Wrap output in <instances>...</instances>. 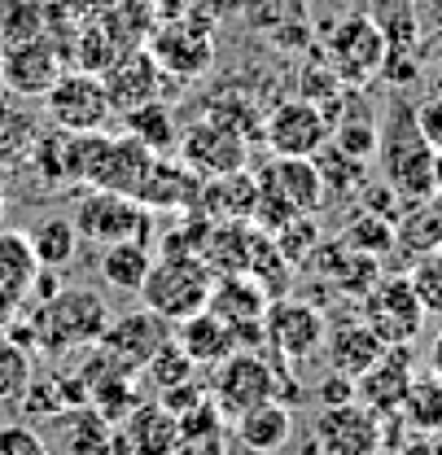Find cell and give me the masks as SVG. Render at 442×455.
<instances>
[{"label": "cell", "instance_id": "cell-38", "mask_svg": "<svg viewBox=\"0 0 442 455\" xmlns=\"http://www.w3.org/2000/svg\"><path fill=\"white\" fill-rule=\"evenodd\" d=\"M211 434H223V411L215 407V398H202L193 411L180 416V443L184 438H211Z\"/></svg>", "mask_w": 442, "mask_h": 455}, {"label": "cell", "instance_id": "cell-45", "mask_svg": "<svg viewBox=\"0 0 442 455\" xmlns=\"http://www.w3.org/2000/svg\"><path fill=\"white\" fill-rule=\"evenodd\" d=\"M430 372L442 377V329L434 333V341H430Z\"/></svg>", "mask_w": 442, "mask_h": 455}, {"label": "cell", "instance_id": "cell-30", "mask_svg": "<svg viewBox=\"0 0 442 455\" xmlns=\"http://www.w3.org/2000/svg\"><path fill=\"white\" fill-rule=\"evenodd\" d=\"M149 267H154L149 241H118V245H106V254H101V276L118 293H141Z\"/></svg>", "mask_w": 442, "mask_h": 455}, {"label": "cell", "instance_id": "cell-14", "mask_svg": "<svg viewBox=\"0 0 442 455\" xmlns=\"http://www.w3.org/2000/svg\"><path fill=\"white\" fill-rule=\"evenodd\" d=\"M316 443L325 455H382V416L373 407H364L359 398L320 407Z\"/></svg>", "mask_w": 442, "mask_h": 455}, {"label": "cell", "instance_id": "cell-2", "mask_svg": "<svg viewBox=\"0 0 442 455\" xmlns=\"http://www.w3.org/2000/svg\"><path fill=\"white\" fill-rule=\"evenodd\" d=\"M382 180L394 188V197L403 206L430 202L434 193V145L425 140V132L416 127V110L407 101H394L390 114L377 127V154Z\"/></svg>", "mask_w": 442, "mask_h": 455}, {"label": "cell", "instance_id": "cell-22", "mask_svg": "<svg viewBox=\"0 0 442 455\" xmlns=\"http://www.w3.org/2000/svg\"><path fill=\"white\" fill-rule=\"evenodd\" d=\"M4 84L13 88V92H22V97H40V92H49L53 88V79L61 75L57 70V57L49 44H40V40H22L18 49H9L4 53Z\"/></svg>", "mask_w": 442, "mask_h": 455}, {"label": "cell", "instance_id": "cell-7", "mask_svg": "<svg viewBox=\"0 0 442 455\" xmlns=\"http://www.w3.org/2000/svg\"><path fill=\"white\" fill-rule=\"evenodd\" d=\"M364 324L382 338V346H412L425 329V307L416 298V289L407 281V272L398 276H377V284L364 293Z\"/></svg>", "mask_w": 442, "mask_h": 455}, {"label": "cell", "instance_id": "cell-5", "mask_svg": "<svg viewBox=\"0 0 442 455\" xmlns=\"http://www.w3.org/2000/svg\"><path fill=\"white\" fill-rule=\"evenodd\" d=\"M211 372L215 377H211L206 390L223 411V420H237L250 407L280 398V381H285V363L272 355H259V350H232Z\"/></svg>", "mask_w": 442, "mask_h": 455}, {"label": "cell", "instance_id": "cell-40", "mask_svg": "<svg viewBox=\"0 0 442 455\" xmlns=\"http://www.w3.org/2000/svg\"><path fill=\"white\" fill-rule=\"evenodd\" d=\"M202 398H211V390H206L197 377H193V381H180V386H171V390H158V403H163L175 420H180L184 411H193Z\"/></svg>", "mask_w": 442, "mask_h": 455}, {"label": "cell", "instance_id": "cell-41", "mask_svg": "<svg viewBox=\"0 0 442 455\" xmlns=\"http://www.w3.org/2000/svg\"><path fill=\"white\" fill-rule=\"evenodd\" d=\"M416 110V127L425 132V140L430 145H442V92L438 97H425L421 106H412Z\"/></svg>", "mask_w": 442, "mask_h": 455}, {"label": "cell", "instance_id": "cell-8", "mask_svg": "<svg viewBox=\"0 0 442 455\" xmlns=\"http://www.w3.org/2000/svg\"><path fill=\"white\" fill-rule=\"evenodd\" d=\"M325 315L311 302L298 298H272L263 315V350L280 363H307L311 355L325 350Z\"/></svg>", "mask_w": 442, "mask_h": 455}, {"label": "cell", "instance_id": "cell-18", "mask_svg": "<svg viewBox=\"0 0 442 455\" xmlns=\"http://www.w3.org/2000/svg\"><path fill=\"white\" fill-rule=\"evenodd\" d=\"M232 434H237V443H241L245 451L277 455V451H285V443L293 438V407L280 403V398L259 403V407H250L245 416L232 420Z\"/></svg>", "mask_w": 442, "mask_h": 455}, {"label": "cell", "instance_id": "cell-46", "mask_svg": "<svg viewBox=\"0 0 442 455\" xmlns=\"http://www.w3.org/2000/svg\"><path fill=\"white\" fill-rule=\"evenodd\" d=\"M421 13L430 18V27H434V31H442V0H425V4H421Z\"/></svg>", "mask_w": 442, "mask_h": 455}, {"label": "cell", "instance_id": "cell-31", "mask_svg": "<svg viewBox=\"0 0 442 455\" xmlns=\"http://www.w3.org/2000/svg\"><path fill=\"white\" fill-rule=\"evenodd\" d=\"M316 171H320V180H325V197H350V193H359L368 180V163H359V158H350V154H342L337 145H325L320 154H316Z\"/></svg>", "mask_w": 442, "mask_h": 455}, {"label": "cell", "instance_id": "cell-37", "mask_svg": "<svg viewBox=\"0 0 442 455\" xmlns=\"http://www.w3.org/2000/svg\"><path fill=\"white\" fill-rule=\"evenodd\" d=\"M425 75V49L416 44H386V61H382V79L394 88H407Z\"/></svg>", "mask_w": 442, "mask_h": 455}, {"label": "cell", "instance_id": "cell-15", "mask_svg": "<svg viewBox=\"0 0 442 455\" xmlns=\"http://www.w3.org/2000/svg\"><path fill=\"white\" fill-rule=\"evenodd\" d=\"M171 329H175V324H166L158 311L136 307V311L110 315V324H106V333H101V341H97V350H106L114 363H123V368L141 372V368H145V359H149V355L171 338Z\"/></svg>", "mask_w": 442, "mask_h": 455}, {"label": "cell", "instance_id": "cell-26", "mask_svg": "<svg viewBox=\"0 0 442 455\" xmlns=\"http://www.w3.org/2000/svg\"><path fill=\"white\" fill-rule=\"evenodd\" d=\"M394 416H398L412 434H430V438L442 434V377H434V372H416Z\"/></svg>", "mask_w": 442, "mask_h": 455}, {"label": "cell", "instance_id": "cell-42", "mask_svg": "<svg viewBox=\"0 0 442 455\" xmlns=\"http://www.w3.org/2000/svg\"><path fill=\"white\" fill-rule=\"evenodd\" d=\"M27 302H31V298H27V289H22V284H13L4 272H0V329H9Z\"/></svg>", "mask_w": 442, "mask_h": 455}, {"label": "cell", "instance_id": "cell-23", "mask_svg": "<svg viewBox=\"0 0 442 455\" xmlns=\"http://www.w3.org/2000/svg\"><path fill=\"white\" fill-rule=\"evenodd\" d=\"M211 27H171L154 40V61L171 75H202L211 66Z\"/></svg>", "mask_w": 442, "mask_h": 455}, {"label": "cell", "instance_id": "cell-27", "mask_svg": "<svg viewBox=\"0 0 442 455\" xmlns=\"http://www.w3.org/2000/svg\"><path fill=\"white\" fill-rule=\"evenodd\" d=\"M57 429H61V438H66V451L70 455H110V434L114 425L97 411V407H70V411H61L53 420Z\"/></svg>", "mask_w": 442, "mask_h": 455}, {"label": "cell", "instance_id": "cell-20", "mask_svg": "<svg viewBox=\"0 0 442 455\" xmlns=\"http://www.w3.org/2000/svg\"><path fill=\"white\" fill-rule=\"evenodd\" d=\"M158 84H163V66L154 61V53H132L123 61H114L110 75H106V88H110V106L118 114L136 110L145 101H158Z\"/></svg>", "mask_w": 442, "mask_h": 455}, {"label": "cell", "instance_id": "cell-44", "mask_svg": "<svg viewBox=\"0 0 442 455\" xmlns=\"http://www.w3.org/2000/svg\"><path fill=\"white\" fill-rule=\"evenodd\" d=\"M228 447H223V434H211V438H184L180 447H175V455H223Z\"/></svg>", "mask_w": 442, "mask_h": 455}, {"label": "cell", "instance_id": "cell-43", "mask_svg": "<svg viewBox=\"0 0 442 455\" xmlns=\"http://www.w3.org/2000/svg\"><path fill=\"white\" fill-rule=\"evenodd\" d=\"M316 398H320V407L350 403V398H355V381H350V377H342V372H329V377L316 386Z\"/></svg>", "mask_w": 442, "mask_h": 455}, {"label": "cell", "instance_id": "cell-9", "mask_svg": "<svg viewBox=\"0 0 442 455\" xmlns=\"http://www.w3.org/2000/svg\"><path fill=\"white\" fill-rule=\"evenodd\" d=\"M44 106L53 118L57 132H70V136H84V132H101L110 123V88L101 75L92 70H75V75H57L53 88L44 92Z\"/></svg>", "mask_w": 442, "mask_h": 455}, {"label": "cell", "instance_id": "cell-33", "mask_svg": "<svg viewBox=\"0 0 442 455\" xmlns=\"http://www.w3.org/2000/svg\"><path fill=\"white\" fill-rule=\"evenodd\" d=\"M342 245L355 250V254H368V259H382L394 250V220L386 215H373V211H359L355 224L342 232Z\"/></svg>", "mask_w": 442, "mask_h": 455}, {"label": "cell", "instance_id": "cell-29", "mask_svg": "<svg viewBox=\"0 0 442 455\" xmlns=\"http://www.w3.org/2000/svg\"><path fill=\"white\" fill-rule=\"evenodd\" d=\"M438 245H442L438 197L416 202V206H407V211L398 215V224H394V250H407L412 259H421V254H430V250H438Z\"/></svg>", "mask_w": 442, "mask_h": 455}, {"label": "cell", "instance_id": "cell-10", "mask_svg": "<svg viewBox=\"0 0 442 455\" xmlns=\"http://www.w3.org/2000/svg\"><path fill=\"white\" fill-rule=\"evenodd\" d=\"M386 36L382 27L368 18V13H350L325 36V53H329V70L346 84V88H359L368 84L373 75H382V61H386Z\"/></svg>", "mask_w": 442, "mask_h": 455}, {"label": "cell", "instance_id": "cell-12", "mask_svg": "<svg viewBox=\"0 0 442 455\" xmlns=\"http://www.w3.org/2000/svg\"><path fill=\"white\" fill-rule=\"evenodd\" d=\"M268 289L254 281L250 272H237V276H215L211 284V298H206V311L220 315L223 324L232 329L237 350H250L259 346L263 350V315H268Z\"/></svg>", "mask_w": 442, "mask_h": 455}, {"label": "cell", "instance_id": "cell-28", "mask_svg": "<svg viewBox=\"0 0 442 455\" xmlns=\"http://www.w3.org/2000/svg\"><path fill=\"white\" fill-rule=\"evenodd\" d=\"M123 132L136 136V140H141L145 149H154L158 158H166V154L180 145V123H175L171 106H163V101H145V106H136V110H123Z\"/></svg>", "mask_w": 442, "mask_h": 455}, {"label": "cell", "instance_id": "cell-16", "mask_svg": "<svg viewBox=\"0 0 442 455\" xmlns=\"http://www.w3.org/2000/svg\"><path fill=\"white\" fill-rule=\"evenodd\" d=\"M180 447V420L158 398H141L110 434V455H175Z\"/></svg>", "mask_w": 442, "mask_h": 455}, {"label": "cell", "instance_id": "cell-36", "mask_svg": "<svg viewBox=\"0 0 442 455\" xmlns=\"http://www.w3.org/2000/svg\"><path fill=\"white\" fill-rule=\"evenodd\" d=\"M407 281H412V289H416L425 315H442V245L438 250H430V254H421V259H412Z\"/></svg>", "mask_w": 442, "mask_h": 455}, {"label": "cell", "instance_id": "cell-47", "mask_svg": "<svg viewBox=\"0 0 442 455\" xmlns=\"http://www.w3.org/2000/svg\"><path fill=\"white\" fill-rule=\"evenodd\" d=\"M434 193L442 197V145H434Z\"/></svg>", "mask_w": 442, "mask_h": 455}, {"label": "cell", "instance_id": "cell-34", "mask_svg": "<svg viewBox=\"0 0 442 455\" xmlns=\"http://www.w3.org/2000/svg\"><path fill=\"white\" fill-rule=\"evenodd\" d=\"M145 381L154 386V390H171V386H180V381H193L197 377V363L180 350V341L175 338H166L149 359H145Z\"/></svg>", "mask_w": 442, "mask_h": 455}, {"label": "cell", "instance_id": "cell-48", "mask_svg": "<svg viewBox=\"0 0 442 455\" xmlns=\"http://www.w3.org/2000/svg\"><path fill=\"white\" fill-rule=\"evenodd\" d=\"M434 455H442V434H434Z\"/></svg>", "mask_w": 442, "mask_h": 455}, {"label": "cell", "instance_id": "cell-19", "mask_svg": "<svg viewBox=\"0 0 442 455\" xmlns=\"http://www.w3.org/2000/svg\"><path fill=\"white\" fill-rule=\"evenodd\" d=\"M382 338L364 324V320H346L325 333V359H329V372H342V377H364L377 359H382Z\"/></svg>", "mask_w": 442, "mask_h": 455}, {"label": "cell", "instance_id": "cell-25", "mask_svg": "<svg viewBox=\"0 0 442 455\" xmlns=\"http://www.w3.org/2000/svg\"><path fill=\"white\" fill-rule=\"evenodd\" d=\"M27 241H31V254L40 267L49 272H61L75 254H79V228L70 215H44L27 228Z\"/></svg>", "mask_w": 442, "mask_h": 455}, {"label": "cell", "instance_id": "cell-35", "mask_svg": "<svg viewBox=\"0 0 442 455\" xmlns=\"http://www.w3.org/2000/svg\"><path fill=\"white\" fill-rule=\"evenodd\" d=\"M272 245L280 250V259H285L289 267L307 263V254L320 245V224H316V215H298V220L280 224L277 232H272Z\"/></svg>", "mask_w": 442, "mask_h": 455}, {"label": "cell", "instance_id": "cell-4", "mask_svg": "<svg viewBox=\"0 0 442 455\" xmlns=\"http://www.w3.org/2000/svg\"><path fill=\"white\" fill-rule=\"evenodd\" d=\"M211 284H215V276L197 254H163V259H154L149 276L141 284V298L166 324H180V320L206 311Z\"/></svg>", "mask_w": 442, "mask_h": 455}, {"label": "cell", "instance_id": "cell-39", "mask_svg": "<svg viewBox=\"0 0 442 455\" xmlns=\"http://www.w3.org/2000/svg\"><path fill=\"white\" fill-rule=\"evenodd\" d=\"M0 455H53V451L40 438V429L13 420V425H0Z\"/></svg>", "mask_w": 442, "mask_h": 455}, {"label": "cell", "instance_id": "cell-17", "mask_svg": "<svg viewBox=\"0 0 442 455\" xmlns=\"http://www.w3.org/2000/svg\"><path fill=\"white\" fill-rule=\"evenodd\" d=\"M412 377H416L412 346H386L382 359L364 377H355V398L364 407H373L377 416H394L403 395H407V386H412Z\"/></svg>", "mask_w": 442, "mask_h": 455}, {"label": "cell", "instance_id": "cell-32", "mask_svg": "<svg viewBox=\"0 0 442 455\" xmlns=\"http://www.w3.org/2000/svg\"><path fill=\"white\" fill-rule=\"evenodd\" d=\"M36 377V355L0 329V403H18Z\"/></svg>", "mask_w": 442, "mask_h": 455}, {"label": "cell", "instance_id": "cell-49", "mask_svg": "<svg viewBox=\"0 0 442 455\" xmlns=\"http://www.w3.org/2000/svg\"><path fill=\"white\" fill-rule=\"evenodd\" d=\"M0 211H4V188H0Z\"/></svg>", "mask_w": 442, "mask_h": 455}, {"label": "cell", "instance_id": "cell-21", "mask_svg": "<svg viewBox=\"0 0 442 455\" xmlns=\"http://www.w3.org/2000/svg\"><path fill=\"white\" fill-rule=\"evenodd\" d=\"M171 338L180 341V350H184L197 368H215V363H223V359L237 350L232 329L223 324L220 315H211V311H197V315L180 320V324L171 329Z\"/></svg>", "mask_w": 442, "mask_h": 455}, {"label": "cell", "instance_id": "cell-11", "mask_svg": "<svg viewBox=\"0 0 442 455\" xmlns=\"http://www.w3.org/2000/svg\"><path fill=\"white\" fill-rule=\"evenodd\" d=\"M329 136H333V127H329L325 106H316L307 97L280 101L263 118V140L280 158H316L329 145Z\"/></svg>", "mask_w": 442, "mask_h": 455}, {"label": "cell", "instance_id": "cell-24", "mask_svg": "<svg viewBox=\"0 0 442 455\" xmlns=\"http://www.w3.org/2000/svg\"><path fill=\"white\" fill-rule=\"evenodd\" d=\"M84 403H88V390H84L79 372H75V377H70V372L31 377L27 395L18 398V407H22L27 416H44V420H57L61 411H70V407H84Z\"/></svg>", "mask_w": 442, "mask_h": 455}, {"label": "cell", "instance_id": "cell-6", "mask_svg": "<svg viewBox=\"0 0 442 455\" xmlns=\"http://www.w3.org/2000/svg\"><path fill=\"white\" fill-rule=\"evenodd\" d=\"M75 228H79V241H92V245H118V241H149V206L127 197V193H114V188H92L79 206H75Z\"/></svg>", "mask_w": 442, "mask_h": 455}, {"label": "cell", "instance_id": "cell-3", "mask_svg": "<svg viewBox=\"0 0 442 455\" xmlns=\"http://www.w3.org/2000/svg\"><path fill=\"white\" fill-rule=\"evenodd\" d=\"M259 184V202H254V224L268 236L280 224L298 220V215H316L325 202V180L316 171V158H280L272 154V163L254 175Z\"/></svg>", "mask_w": 442, "mask_h": 455}, {"label": "cell", "instance_id": "cell-13", "mask_svg": "<svg viewBox=\"0 0 442 455\" xmlns=\"http://www.w3.org/2000/svg\"><path fill=\"white\" fill-rule=\"evenodd\" d=\"M180 158L184 167L202 180H220V175H232V171H245V140L241 132L223 127L215 118H193L184 132H180Z\"/></svg>", "mask_w": 442, "mask_h": 455}, {"label": "cell", "instance_id": "cell-1", "mask_svg": "<svg viewBox=\"0 0 442 455\" xmlns=\"http://www.w3.org/2000/svg\"><path fill=\"white\" fill-rule=\"evenodd\" d=\"M110 324V307L97 289H57L53 298H44L36 311H18V320L4 329L13 341H22L31 355H75V350H92Z\"/></svg>", "mask_w": 442, "mask_h": 455}]
</instances>
